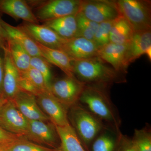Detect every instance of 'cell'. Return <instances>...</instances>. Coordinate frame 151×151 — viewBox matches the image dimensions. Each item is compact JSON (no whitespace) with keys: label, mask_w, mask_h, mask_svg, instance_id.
<instances>
[{"label":"cell","mask_w":151,"mask_h":151,"mask_svg":"<svg viewBox=\"0 0 151 151\" xmlns=\"http://www.w3.org/2000/svg\"><path fill=\"white\" fill-rule=\"evenodd\" d=\"M102 85L86 84L79 100L86 109L104 121L121 136L119 113Z\"/></svg>","instance_id":"obj_1"},{"label":"cell","mask_w":151,"mask_h":151,"mask_svg":"<svg viewBox=\"0 0 151 151\" xmlns=\"http://www.w3.org/2000/svg\"><path fill=\"white\" fill-rule=\"evenodd\" d=\"M73 73L85 84L102 85L120 82L119 73L98 57L72 60Z\"/></svg>","instance_id":"obj_2"},{"label":"cell","mask_w":151,"mask_h":151,"mask_svg":"<svg viewBox=\"0 0 151 151\" xmlns=\"http://www.w3.org/2000/svg\"><path fill=\"white\" fill-rule=\"evenodd\" d=\"M70 118L73 129L85 149L105 129L103 122L86 108L76 105L70 107Z\"/></svg>","instance_id":"obj_3"},{"label":"cell","mask_w":151,"mask_h":151,"mask_svg":"<svg viewBox=\"0 0 151 151\" xmlns=\"http://www.w3.org/2000/svg\"><path fill=\"white\" fill-rule=\"evenodd\" d=\"M114 1L121 15L129 23L134 32L151 30L150 1L118 0Z\"/></svg>","instance_id":"obj_4"},{"label":"cell","mask_w":151,"mask_h":151,"mask_svg":"<svg viewBox=\"0 0 151 151\" xmlns=\"http://www.w3.org/2000/svg\"><path fill=\"white\" fill-rule=\"evenodd\" d=\"M80 0H50L43 2L36 9L35 15L39 22L52 20L74 15L80 10Z\"/></svg>","instance_id":"obj_5"},{"label":"cell","mask_w":151,"mask_h":151,"mask_svg":"<svg viewBox=\"0 0 151 151\" xmlns=\"http://www.w3.org/2000/svg\"><path fill=\"white\" fill-rule=\"evenodd\" d=\"M86 84L74 76H66L52 82L49 90L60 103L67 108L79 100Z\"/></svg>","instance_id":"obj_6"},{"label":"cell","mask_w":151,"mask_h":151,"mask_svg":"<svg viewBox=\"0 0 151 151\" xmlns=\"http://www.w3.org/2000/svg\"><path fill=\"white\" fill-rule=\"evenodd\" d=\"M79 12L86 18L99 24L115 20L121 16L113 1H81Z\"/></svg>","instance_id":"obj_7"},{"label":"cell","mask_w":151,"mask_h":151,"mask_svg":"<svg viewBox=\"0 0 151 151\" xmlns=\"http://www.w3.org/2000/svg\"><path fill=\"white\" fill-rule=\"evenodd\" d=\"M0 127L12 134L24 136L28 120L17 108L13 100H7L0 110Z\"/></svg>","instance_id":"obj_8"},{"label":"cell","mask_w":151,"mask_h":151,"mask_svg":"<svg viewBox=\"0 0 151 151\" xmlns=\"http://www.w3.org/2000/svg\"><path fill=\"white\" fill-rule=\"evenodd\" d=\"M36 97L40 108L55 126L63 127L69 124L68 108L60 103L50 91L42 92Z\"/></svg>","instance_id":"obj_9"},{"label":"cell","mask_w":151,"mask_h":151,"mask_svg":"<svg viewBox=\"0 0 151 151\" xmlns=\"http://www.w3.org/2000/svg\"><path fill=\"white\" fill-rule=\"evenodd\" d=\"M35 42L49 48L61 50L66 40L60 37L50 28L37 24L24 22L19 26Z\"/></svg>","instance_id":"obj_10"},{"label":"cell","mask_w":151,"mask_h":151,"mask_svg":"<svg viewBox=\"0 0 151 151\" xmlns=\"http://www.w3.org/2000/svg\"><path fill=\"white\" fill-rule=\"evenodd\" d=\"M47 122L28 120L27 131L24 137L30 141L54 148L59 137L54 124Z\"/></svg>","instance_id":"obj_11"},{"label":"cell","mask_w":151,"mask_h":151,"mask_svg":"<svg viewBox=\"0 0 151 151\" xmlns=\"http://www.w3.org/2000/svg\"><path fill=\"white\" fill-rule=\"evenodd\" d=\"M129 45H119L110 42L99 48L97 57L104 62L111 64L118 73H126L129 65L127 62Z\"/></svg>","instance_id":"obj_12"},{"label":"cell","mask_w":151,"mask_h":151,"mask_svg":"<svg viewBox=\"0 0 151 151\" xmlns=\"http://www.w3.org/2000/svg\"><path fill=\"white\" fill-rule=\"evenodd\" d=\"M99 48L92 41L82 37L66 40L61 50L72 60H80L97 57Z\"/></svg>","instance_id":"obj_13"},{"label":"cell","mask_w":151,"mask_h":151,"mask_svg":"<svg viewBox=\"0 0 151 151\" xmlns=\"http://www.w3.org/2000/svg\"><path fill=\"white\" fill-rule=\"evenodd\" d=\"M4 51V97L7 100H13L20 91L19 85L20 73L12 59L6 43Z\"/></svg>","instance_id":"obj_14"},{"label":"cell","mask_w":151,"mask_h":151,"mask_svg":"<svg viewBox=\"0 0 151 151\" xmlns=\"http://www.w3.org/2000/svg\"><path fill=\"white\" fill-rule=\"evenodd\" d=\"M12 100L28 120L45 122L50 121L48 116L40 108L35 95L20 90Z\"/></svg>","instance_id":"obj_15"},{"label":"cell","mask_w":151,"mask_h":151,"mask_svg":"<svg viewBox=\"0 0 151 151\" xmlns=\"http://www.w3.org/2000/svg\"><path fill=\"white\" fill-rule=\"evenodd\" d=\"M0 12L15 19L38 24L39 21L27 2L23 0H0Z\"/></svg>","instance_id":"obj_16"},{"label":"cell","mask_w":151,"mask_h":151,"mask_svg":"<svg viewBox=\"0 0 151 151\" xmlns=\"http://www.w3.org/2000/svg\"><path fill=\"white\" fill-rule=\"evenodd\" d=\"M42 56L50 64L60 68L67 76H74L72 60L66 53L61 50L49 48L35 42Z\"/></svg>","instance_id":"obj_17"},{"label":"cell","mask_w":151,"mask_h":151,"mask_svg":"<svg viewBox=\"0 0 151 151\" xmlns=\"http://www.w3.org/2000/svg\"><path fill=\"white\" fill-rule=\"evenodd\" d=\"M1 23L8 37L19 44L31 56H42L35 42L19 26L11 25L2 19Z\"/></svg>","instance_id":"obj_18"},{"label":"cell","mask_w":151,"mask_h":151,"mask_svg":"<svg viewBox=\"0 0 151 151\" xmlns=\"http://www.w3.org/2000/svg\"><path fill=\"white\" fill-rule=\"evenodd\" d=\"M151 47V31H142L134 32L129 43L127 52L128 65L145 54L148 49Z\"/></svg>","instance_id":"obj_19"},{"label":"cell","mask_w":151,"mask_h":151,"mask_svg":"<svg viewBox=\"0 0 151 151\" xmlns=\"http://www.w3.org/2000/svg\"><path fill=\"white\" fill-rule=\"evenodd\" d=\"M76 15L63 17L43 23V24L50 28L60 37L65 40L77 37Z\"/></svg>","instance_id":"obj_20"},{"label":"cell","mask_w":151,"mask_h":151,"mask_svg":"<svg viewBox=\"0 0 151 151\" xmlns=\"http://www.w3.org/2000/svg\"><path fill=\"white\" fill-rule=\"evenodd\" d=\"M55 127L60 142L58 151H86L70 123L63 127Z\"/></svg>","instance_id":"obj_21"},{"label":"cell","mask_w":151,"mask_h":151,"mask_svg":"<svg viewBox=\"0 0 151 151\" xmlns=\"http://www.w3.org/2000/svg\"><path fill=\"white\" fill-rule=\"evenodd\" d=\"M134 32L129 23L121 16L113 22L110 31V42L119 45L128 44Z\"/></svg>","instance_id":"obj_22"},{"label":"cell","mask_w":151,"mask_h":151,"mask_svg":"<svg viewBox=\"0 0 151 151\" xmlns=\"http://www.w3.org/2000/svg\"><path fill=\"white\" fill-rule=\"evenodd\" d=\"M6 43L12 59L20 73L26 71L31 67V56L19 44L8 37Z\"/></svg>","instance_id":"obj_23"},{"label":"cell","mask_w":151,"mask_h":151,"mask_svg":"<svg viewBox=\"0 0 151 151\" xmlns=\"http://www.w3.org/2000/svg\"><path fill=\"white\" fill-rule=\"evenodd\" d=\"M77 22V37L85 38L94 42V36L99 24L86 18L81 13L78 12L76 15Z\"/></svg>","instance_id":"obj_24"},{"label":"cell","mask_w":151,"mask_h":151,"mask_svg":"<svg viewBox=\"0 0 151 151\" xmlns=\"http://www.w3.org/2000/svg\"><path fill=\"white\" fill-rule=\"evenodd\" d=\"M6 151H58L57 149H51L32 142L24 136L14 142L7 147Z\"/></svg>","instance_id":"obj_25"},{"label":"cell","mask_w":151,"mask_h":151,"mask_svg":"<svg viewBox=\"0 0 151 151\" xmlns=\"http://www.w3.org/2000/svg\"><path fill=\"white\" fill-rule=\"evenodd\" d=\"M30 66L37 69L43 76L47 86L49 89L52 82L51 64L42 56L31 57Z\"/></svg>","instance_id":"obj_26"},{"label":"cell","mask_w":151,"mask_h":151,"mask_svg":"<svg viewBox=\"0 0 151 151\" xmlns=\"http://www.w3.org/2000/svg\"><path fill=\"white\" fill-rule=\"evenodd\" d=\"M116 139L109 132L102 133L95 138L92 145V151H114L116 147Z\"/></svg>","instance_id":"obj_27"},{"label":"cell","mask_w":151,"mask_h":151,"mask_svg":"<svg viewBox=\"0 0 151 151\" xmlns=\"http://www.w3.org/2000/svg\"><path fill=\"white\" fill-rule=\"evenodd\" d=\"M114 21L99 24L94 38V42L99 48L110 43V31Z\"/></svg>","instance_id":"obj_28"},{"label":"cell","mask_w":151,"mask_h":151,"mask_svg":"<svg viewBox=\"0 0 151 151\" xmlns=\"http://www.w3.org/2000/svg\"><path fill=\"white\" fill-rule=\"evenodd\" d=\"M132 142L139 151H151V135L150 130L146 129L135 130Z\"/></svg>","instance_id":"obj_29"},{"label":"cell","mask_w":151,"mask_h":151,"mask_svg":"<svg viewBox=\"0 0 151 151\" xmlns=\"http://www.w3.org/2000/svg\"><path fill=\"white\" fill-rule=\"evenodd\" d=\"M20 74L41 91L42 92L50 91L43 76L35 68L30 67L26 71Z\"/></svg>","instance_id":"obj_30"},{"label":"cell","mask_w":151,"mask_h":151,"mask_svg":"<svg viewBox=\"0 0 151 151\" xmlns=\"http://www.w3.org/2000/svg\"><path fill=\"white\" fill-rule=\"evenodd\" d=\"M22 136L12 134L0 127V150H5Z\"/></svg>","instance_id":"obj_31"},{"label":"cell","mask_w":151,"mask_h":151,"mask_svg":"<svg viewBox=\"0 0 151 151\" xmlns=\"http://www.w3.org/2000/svg\"><path fill=\"white\" fill-rule=\"evenodd\" d=\"M6 42L0 40V96L4 97L3 93V78L4 74V47Z\"/></svg>","instance_id":"obj_32"},{"label":"cell","mask_w":151,"mask_h":151,"mask_svg":"<svg viewBox=\"0 0 151 151\" xmlns=\"http://www.w3.org/2000/svg\"><path fill=\"white\" fill-rule=\"evenodd\" d=\"M1 19H2L0 17V40L6 42L7 38V35L2 26L1 23Z\"/></svg>","instance_id":"obj_33"},{"label":"cell","mask_w":151,"mask_h":151,"mask_svg":"<svg viewBox=\"0 0 151 151\" xmlns=\"http://www.w3.org/2000/svg\"><path fill=\"white\" fill-rule=\"evenodd\" d=\"M130 147L131 151H139L137 148L132 141L130 142Z\"/></svg>","instance_id":"obj_34"},{"label":"cell","mask_w":151,"mask_h":151,"mask_svg":"<svg viewBox=\"0 0 151 151\" xmlns=\"http://www.w3.org/2000/svg\"><path fill=\"white\" fill-rule=\"evenodd\" d=\"M7 101V100L4 97L0 96V110Z\"/></svg>","instance_id":"obj_35"},{"label":"cell","mask_w":151,"mask_h":151,"mask_svg":"<svg viewBox=\"0 0 151 151\" xmlns=\"http://www.w3.org/2000/svg\"><path fill=\"white\" fill-rule=\"evenodd\" d=\"M148 57L149 59L150 60H151V47H150V48L148 49L147 50V51H146L145 52V54Z\"/></svg>","instance_id":"obj_36"},{"label":"cell","mask_w":151,"mask_h":151,"mask_svg":"<svg viewBox=\"0 0 151 151\" xmlns=\"http://www.w3.org/2000/svg\"><path fill=\"white\" fill-rule=\"evenodd\" d=\"M123 151H131L130 147V142L129 143L128 145L125 147V148L124 149Z\"/></svg>","instance_id":"obj_37"},{"label":"cell","mask_w":151,"mask_h":151,"mask_svg":"<svg viewBox=\"0 0 151 151\" xmlns=\"http://www.w3.org/2000/svg\"><path fill=\"white\" fill-rule=\"evenodd\" d=\"M0 151H6L4 150H0Z\"/></svg>","instance_id":"obj_38"}]
</instances>
